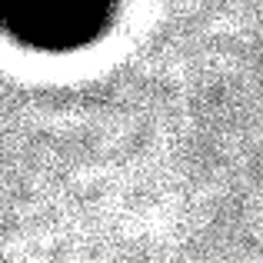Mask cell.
Returning a JSON list of instances; mask_svg holds the SVG:
<instances>
[{"label": "cell", "instance_id": "cell-1", "mask_svg": "<svg viewBox=\"0 0 263 263\" xmlns=\"http://www.w3.org/2000/svg\"><path fill=\"white\" fill-rule=\"evenodd\" d=\"M110 0H0V17L37 47H77L103 27Z\"/></svg>", "mask_w": 263, "mask_h": 263}]
</instances>
